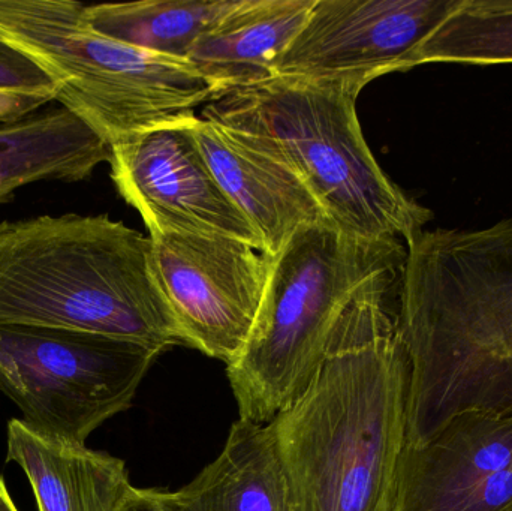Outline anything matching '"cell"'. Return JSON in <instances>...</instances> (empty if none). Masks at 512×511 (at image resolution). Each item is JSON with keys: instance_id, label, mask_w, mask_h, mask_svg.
<instances>
[{"instance_id": "obj_4", "label": "cell", "mask_w": 512, "mask_h": 511, "mask_svg": "<svg viewBox=\"0 0 512 511\" xmlns=\"http://www.w3.org/2000/svg\"><path fill=\"white\" fill-rule=\"evenodd\" d=\"M358 95L337 84L273 77L213 99L201 117L288 167L340 230L408 245L433 213L409 198L370 152Z\"/></svg>"}, {"instance_id": "obj_14", "label": "cell", "mask_w": 512, "mask_h": 511, "mask_svg": "<svg viewBox=\"0 0 512 511\" xmlns=\"http://www.w3.org/2000/svg\"><path fill=\"white\" fill-rule=\"evenodd\" d=\"M6 461L26 474L38 511H119L134 491L122 459L39 434L12 419Z\"/></svg>"}, {"instance_id": "obj_12", "label": "cell", "mask_w": 512, "mask_h": 511, "mask_svg": "<svg viewBox=\"0 0 512 511\" xmlns=\"http://www.w3.org/2000/svg\"><path fill=\"white\" fill-rule=\"evenodd\" d=\"M512 467V414L465 413L420 447H403L393 511H436Z\"/></svg>"}, {"instance_id": "obj_8", "label": "cell", "mask_w": 512, "mask_h": 511, "mask_svg": "<svg viewBox=\"0 0 512 511\" xmlns=\"http://www.w3.org/2000/svg\"><path fill=\"white\" fill-rule=\"evenodd\" d=\"M153 266L185 344L231 365L251 336L270 257L242 240L149 233Z\"/></svg>"}, {"instance_id": "obj_5", "label": "cell", "mask_w": 512, "mask_h": 511, "mask_svg": "<svg viewBox=\"0 0 512 511\" xmlns=\"http://www.w3.org/2000/svg\"><path fill=\"white\" fill-rule=\"evenodd\" d=\"M399 240L351 236L331 221L301 228L270 257L261 308L227 377L239 419L267 425L318 372L337 321L367 284L402 270Z\"/></svg>"}, {"instance_id": "obj_2", "label": "cell", "mask_w": 512, "mask_h": 511, "mask_svg": "<svg viewBox=\"0 0 512 511\" xmlns=\"http://www.w3.org/2000/svg\"><path fill=\"white\" fill-rule=\"evenodd\" d=\"M406 249L397 326L409 363L406 443L465 413L512 414V219L418 234Z\"/></svg>"}, {"instance_id": "obj_19", "label": "cell", "mask_w": 512, "mask_h": 511, "mask_svg": "<svg viewBox=\"0 0 512 511\" xmlns=\"http://www.w3.org/2000/svg\"><path fill=\"white\" fill-rule=\"evenodd\" d=\"M57 95L56 83L38 63L0 39V125L44 110Z\"/></svg>"}, {"instance_id": "obj_10", "label": "cell", "mask_w": 512, "mask_h": 511, "mask_svg": "<svg viewBox=\"0 0 512 511\" xmlns=\"http://www.w3.org/2000/svg\"><path fill=\"white\" fill-rule=\"evenodd\" d=\"M182 117L111 147L110 176L149 233H189L261 240L204 161Z\"/></svg>"}, {"instance_id": "obj_21", "label": "cell", "mask_w": 512, "mask_h": 511, "mask_svg": "<svg viewBox=\"0 0 512 511\" xmlns=\"http://www.w3.org/2000/svg\"><path fill=\"white\" fill-rule=\"evenodd\" d=\"M0 511H18L11 495H9L5 482H3L2 476H0Z\"/></svg>"}, {"instance_id": "obj_20", "label": "cell", "mask_w": 512, "mask_h": 511, "mask_svg": "<svg viewBox=\"0 0 512 511\" xmlns=\"http://www.w3.org/2000/svg\"><path fill=\"white\" fill-rule=\"evenodd\" d=\"M119 511H180L174 492L134 488Z\"/></svg>"}, {"instance_id": "obj_7", "label": "cell", "mask_w": 512, "mask_h": 511, "mask_svg": "<svg viewBox=\"0 0 512 511\" xmlns=\"http://www.w3.org/2000/svg\"><path fill=\"white\" fill-rule=\"evenodd\" d=\"M162 354L99 333L0 324V390L33 431L86 444L131 407Z\"/></svg>"}, {"instance_id": "obj_1", "label": "cell", "mask_w": 512, "mask_h": 511, "mask_svg": "<svg viewBox=\"0 0 512 511\" xmlns=\"http://www.w3.org/2000/svg\"><path fill=\"white\" fill-rule=\"evenodd\" d=\"M402 270L352 300L303 395L270 422L295 511H393L409 363L394 314Z\"/></svg>"}, {"instance_id": "obj_13", "label": "cell", "mask_w": 512, "mask_h": 511, "mask_svg": "<svg viewBox=\"0 0 512 511\" xmlns=\"http://www.w3.org/2000/svg\"><path fill=\"white\" fill-rule=\"evenodd\" d=\"M315 0H234L198 38L188 62L213 99L273 78L274 65L303 27Z\"/></svg>"}, {"instance_id": "obj_15", "label": "cell", "mask_w": 512, "mask_h": 511, "mask_svg": "<svg viewBox=\"0 0 512 511\" xmlns=\"http://www.w3.org/2000/svg\"><path fill=\"white\" fill-rule=\"evenodd\" d=\"M111 149L65 108L0 125V206L33 183H78L110 161Z\"/></svg>"}, {"instance_id": "obj_9", "label": "cell", "mask_w": 512, "mask_h": 511, "mask_svg": "<svg viewBox=\"0 0 512 511\" xmlns=\"http://www.w3.org/2000/svg\"><path fill=\"white\" fill-rule=\"evenodd\" d=\"M460 0H315L273 77L337 84L360 93L370 81L412 69V59Z\"/></svg>"}, {"instance_id": "obj_3", "label": "cell", "mask_w": 512, "mask_h": 511, "mask_svg": "<svg viewBox=\"0 0 512 511\" xmlns=\"http://www.w3.org/2000/svg\"><path fill=\"white\" fill-rule=\"evenodd\" d=\"M0 324L99 333L162 353L186 345L152 240L107 215L0 221Z\"/></svg>"}, {"instance_id": "obj_17", "label": "cell", "mask_w": 512, "mask_h": 511, "mask_svg": "<svg viewBox=\"0 0 512 511\" xmlns=\"http://www.w3.org/2000/svg\"><path fill=\"white\" fill-rule=\"evenodd\" d=\"M234 0H143L86 5L93 32L147 53L188 60L201 35Z\"/></svg>"}, {"instance_id": "obj_11", "label": "cell", "mask_w": 512, "mask_h": 511, "mask_svg": "<svg viewBox=\"0 0 512 511\" xmlns=\"http://www.w3.org/2000/svg\"><path fill=\"white\" fill-rule=\"evenodd\" d=\"M186 125L219 186L248 219L268 257H276L301 228L327 221L318 201L288 167L221 123L192 114Z\"/></svg>"}, {"instance_id": "obj_6", "label": "cell", "mask_w": 512, "mask_h": 511, "mask_svg": "<svg viewBox=\"0 0 512 511\" xmlns=\"http://www.w3.org/2000/svg\"><path fill=\"white\" fill-rule=\"evenodd\" d=\"M75 0H0V39L38 63L56 101L114 147L213 101L188 60L147 53L93 32Z\"/></svg>"}, {"instance_id": "obj_18", "label": "cell", "mask_w": 512, "mask_h": 511, "mask_svg": "<svg viewBox=\"0 0 512 511\" xmlns=\"http://www.w3.org/2000/svg\"><path fill=\"white\" fill-rule=\"evenodd\" d=\"M432 63L512 65V0H460L420 45L412 68Z\"/></svg>"}, {"instance_id": "obj_16", "label": "cell", "mask_w": 512, "mask_h": 511, "mask_svg": "<svg viewBox=\"0 0 512 511\" xmlns=\"http://www.w3.org/2000/svg\"><path fill=\"white\" fill-rule=\"evenodd\" d=\"M174 498L180 511H295L270 423L237 420L218 458Z\"/></svg>"}]
</instances>
